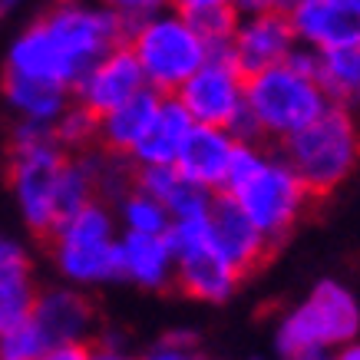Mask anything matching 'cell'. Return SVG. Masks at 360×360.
Wrapping results in <instances>:
<instances>
[{"label":"cell","mask_w":360,"mask_h":360,"mask_svg":"<svg viewBox=\"0 0 360 360\" xmlns=\"http://www.w3.org/2000/svg\"><path fill=\"white\" fill-rule=\"evenodd\" d=\"M4 73H13V77H27V79H44V83H56V86H66L73 93V79H70V70H66L63 56L56 53L53 40L46 37L44 23L33 20L27 23L17 37H13L11 50H7V70Z\"/></svg>","instance_id":"18"},{"label":"cell","mask_w":360,"mask_h":360,"mask_svg":"<svg viewBox=\"0 0 360 360\" xmlns=\"http://www.w3.org/2000/svg\"><path fill=\"white\" fill-rule=\"evenodd\" d=\"M116 225H122L126 235H165L172 219H169V212H165L162 202H155L149 198L146 192L139 188H132L126 195L116 202Z\"/></svg>","instance_id":"25"},{"label":"cell","mask_w":360,"mask_h":360,"mask_svg":"<svg viewBox=\"0 0 360 360\" xmlns=\"http://www.w3.org/2000/svg\"><path fill=\"white\" fill-rule=\"evenodd\" d=\"M281 159L314 195H330L360 162V126L350 110L330 106L307 129L281 142Z\"/></svg>","instance_id":"2"},{"label":"cell","mask_w":360,"mask_h":360,"mask_svg":"<svg viewBox=\"0 0 360 360\" xmlns=\"http://www.w3.org/2000/svg\"><path fill=\"white\" fill-rule=\"evenodd\" d=\"M317 86L330 106L354 110L360 106V40L317 53Z\"/></svg>","instance_id":"23"},{"label":"cell","mask_w":360,"mask_h":360,"mask_svg":"<svg viewBox=\"0 0 360 360\" xmlns=\"http://www.w3.org/2000/svg\"><path fill=\"white\" fill-rule=\"evenodd\" d=\"M192 23V30L202 37V44L208 46V53H225L231 44V37L238 30L241 13L235 7H215V11H202L186 17Z\"/></svg>","instance_id":"27"},{"label":"cell","mask_w":360,"mask_h":360,"mask_svg":"<svg viewBox=\"0 0 360 360\" xmlns=\"http://www.w3.org/2000/svg\"><path fill=\"white\" fill-rule=\"evenodd\" d=\"M182 186H186V179L175 172V165H146V169H136V179H132V188L146 192L162 205H169Z\"/></svg>","instance_id":"29"},{"label":"cell","mask_w":360,"mask_h":360,"mask_svg":"<svg viewBox=\"0 0 360 360\" xmlns=\"http://www.w3.org/2000/svg\"><path fill=\"white\" fill-rule=\"evenodd\" d=\"M40 23L53 40L56 53L63 56L73 86L86 77V70L96 60L122 46L129 37V23L96 0H56L40 17Z\"/></svg>","instance_id":"7"},{"label":"cell","mask_w":360,"mask_h":360,"mask_svg":"<svg viewBox=\"0 0 360 360\" xmlns=\"http://www.w3.org/2000/svg\"><path fill=\"white\" fill-rule=\"evenodd\" d=\"M334 360H360V338L334 350Z\"/></svg>","instance_id":"36"},{"label":"cell","mask_w":360,"mask_h":360,"mask_svg":"<svg viewBox=\"0 0 360 360\" xmlns=\"http://www.w3.org/2000/svg\"><path fill=\"white\" fill-rule=\"evenodd\" d=\"M195 126L231 132L245 116V77H241L229 53H212L195 73L175 93Z\"/></svg>","instance_id":"9"},{"label":"cell","mask_w":360,"mask_h":360,"mask_svg":"<svg viewBox=\"0 0 360 360\" xmlns=\"http://www.w3.org/2000/svg\"><path fill=\"white\" fill-rule=\"evenodd\" d=\"M40 360H93V347L89 344H56V347H46Z\"/></svg>","instance_id":"33"},{"label":"cell","mask_w":360,"mask_h":360,"mask_svg":"<svg viewBox=\"0 0 360 360\" xmlns=\"http://www.w3.org/2000/svg\"><path fill=\"white\" fill-rule=\"evenodd\" d=\"M330 110L314 77H304L288 63L245 79V116L258 139L288 142Z\"/></svg>","instance_id":"3"},{"label":"cell","mask_w":360,"mask_h":360,"mask_svg":"<svg viewBox=\"0 0 360 360\" xmlns=\"http://www.w3.org/2000/svg\"><path fill=\"white\" fill-rule=\"evenodd\" d=\"M208 245L219 251L241 278L255 271L271 251V245L258 235V229L241 215V208L221 192L212 195V205H208Z\"/></svg>","instance_id":"13"},{"label":"cell","mask_w":360,"mask_h":360,"mask_svg":"<svg viewBox=\"0 0 360 360\" xmlns=\"http://www.w3.org/2000/svg\"><path fill=\"white\" fill-rule=\"evenodd\" d=\"M192 347H195L192 334H169L153 350H146L139 360H195V350Z\"/></svg>","instance_id":"31"},{"label":"cell","mask_w":360,"mask_h":360,"mask_svg":"<svg viewBox=\"0 0 360 360\" xmlns=\"http://www.w3.org/2000/svg\"><path fill=\"white\" fill-rule=\"evenodd\" d=\"M30 321L44 334L46 347L56 344H86L93 330V304L79 288H46L33 297Z\"/></svg>","instance_id":"14"},{"label":"cell","mask_w":360,"mask_h":360,"mask_svg":"<svg viewBox=\"0 0 360 360\" xmlns=\"http://www.w3.org/2000/svg\"><path fill=\"white\" fill-rule=\"evenodd\" d=\"M255 360H258V357H255Z\"/></svg>","instance_id":"41"},{"label":"cell","mask_w":360,"mask_h":360,"mask_svg":"<svg viewBox=\"0 0 360 360\" xmlns=\"http://www.w3.org/2000/svg\"><path fill=\"white\" fill-rule=\"evenodd\" d=\"M172 11H179L182 17H192V13L202 11H215V7H235V0H169Z\"/></svg>","instance_id":"34"},{"label":"cell","mask_w":360,"mask_h":360,"mask_svg":"<svg viewBox=\"0 0 360 360\" xmlns=\"http://www.w3.org/2000/svg\"><path fill=\"white\" fill-rule=\"evenodd\" d=\"M188 297L205 301V304H225L241 284V274L231 268L212 245H195V248L175 251V278Z\"/></svg>","instance_id":"16"},{"label":"cell","mask_w":360,"mask_h":360,"mask_svg":"<svg viewBox=\"0 0 360 360\" xmlns=\"http://www.w3.org/2000/svg\"><path fill=\"white\" fill-rule=\"evenodd\" d=\"M297 0H235V11L241 17H262V13H284L295 7Z\"/></svg>","instance_id":"32"},{"label":"cell","mask_w":360,"mask_h":360,"mask_svg":"<svg viewBox=\"0 0 360 360\" xmlns=\"http://www.w3.org/2000/svg\"><path fill=\"white\" fill-rule=\"evenodd\" d=\"M288 23L297 46L314 53L360 40V13L350 0H297L288 11Z\"/></svg>","instance_id":"12"},{"label":"cell","mask_w":360,"mask_h":360,"mask_svg":"<svg viewBox=\"0 0 360 360\" xmlns=\"http://www.w3.org/2000/svg\"><path fill=\"white\" fill-rule=\"evenodd\" d=\"M93 360H136V357H129V354H126L116 340L103 338V344H99V347H93Z\"/></svg>","instance_id":"35"},{"label":"cell","mask_w":360,"mask_h":360,"mask_svg":"<svg viewBox=\"0 0 360 360\" xmlns=\"http://www.w3.org/2000/svg\"><path fill=\"white\" fill-rule=\"evenodd\" d=\"M297 360H334V354H324V350H317V354H304V357Z\"/></svg>","instance_id":"38"},{"label":"cell","mask_w":360,"mask_h":360,"mask_svg":"<svg viewBox=\"0 0 360 360\" xmlns=\"http://www.w3.org/2000/svg\"><path fill=\"white\" fill-rule=\"evenodd\" d=\"M159 93L153 89H142L132 99H126L122 106H116L112 112L99 116V129H96V142L103 153L116 155V159H129L132 149L142 142L149 122H153V112L159 106Z\"/></svg>","instance_id":"20"},{"label":"cell","mask_w":360,"mask_h":360,"mask_svg":"<svg viewBox=\"0 0 360 360\" xmlns=\"http://www.w3.org/2000/svg\"><path fill=\"white\" fill-rule=\"evenodd\" d=\"M0 93L7 99V106L17 112L20 122H37V126H53L63 110L73 103V93L66 86L56 83H44V79H27V77H13L4 73L0 79Z\"/></svg>","instance_id":"22"},{"label":"cell","mask_w":360,"mask_h":360,"mask_svg":"<svg viewBox=\"0 0 360 360\" xmlns=\"http://www.w3.org/2000/svg\"><path fill=\"white\" fill-rule=\"evenodd\" d=\"M295 46L297 40L291 33L288 17L284 13H262V17H241L225 53L235 63V70L248 79L255 73L271 70V66H281Z\"/></svg>","instance_id":"10"},{"label":"cell","mask_w":360,"mask_h":360,"mask_svg":"<svg viewBox=\"0 0 360 360\" xmlns=\"http://www.w3.org/2000/svg\"><path fill=\"white\" fill-rule=\"evenodd\" d=\"M96 129H99V116H93V112H89L86 106H79V103H70L63 110V116L50 126L53 142L66 155L83 153L86 146H93V142H96Z\"/></svg>","instance_id":"26"},{"label":"cell","mask_w":360,"mask_h":360,"mask_svg":"<svg viewBox=\"0 0 360 360\" xmlns=\"http://www.w3.org/2000/svg\"><path fill=\"white\" fill-rule=\"evenodd\" d=\"M33 264L20 241L0 238V330L27 321L33 311Z\"/></svg>","instance_id":"21"},{"label":"cell","mask_w":360,"mask_h":360,"mask_svg":"<svg viewBox=\"0 0 360 360\" xmlns=\"http://www.w3.org/2000/svg\"><path fill=\"white\" fill-rule=\"evenodd\" d=\"M126 46L139 63L146 86L159 96H175L182 83L212 56L192 23L172 7L132 23Z\"/></svg>","instance_id":"4"},{"label":"cell","mask_w":360,"mask_h":360,"mask_svg":"<svg viewBox=\"0 0 360 360\" xmlns=\"http://www.w3.org/2000/svg\"><path fill=\"white\" fill-rule=\"evenodd\" d=\"M142 89H149L146 79H142V70L136 63L132 50L122 44L89 66L86 77L73 86V103L86 106L93 116H106V112L122 106L126 99H132Z\"/></svg>","instance_id":"11"},{"label":"cell","mask_w":360,"mask_h":360,"mask_svg":"<svg viewBox=\"0 0 360 360\" xmlns=\"http://www.w3.org/2000/svg\"><path fill=\"white\" fill-rule=\"evenodd\" d=\"M360 338V297L344 281L324 278L311 295L278 321L274 350L281 360H297L304 354H334L338 347Z\"/></svg>","instance_id":"1"},{"label":"cell","mask_w":360,"mask_h":360,"mask_svg":"<svg viewBox=\"0 0 360 360\" xmlns=\"http://www.w3.org/2000/svg\"><path fill=\"white\" fill-rule=\"evenodd\" d=\"M350 4H354V7H357V13H360V0H350Z\"/></svg>","instance_id":"39"},{"label":"cell","mask_w":360,"mask_h":360,"mask_svg":"<svg viewBox=\"0 0 360 360\" xmlns=\"http://www.w3.org/2000/svg\"><path fill=\"white\" fill-rule=\"evenodd\" d=\"M70 155L56 146L53 139L40 142V146H27V149H11V162H7V179H11V192L17 202L23 225L33 235H46L56 225L53 215V195L60 172Z\"/></svg>","instance_id":"8"},{"label":"cell","mask_w":360,"mask_h":360,"mask_svg":"<svg viewBox=\"0 0 360 360\" xmlns=\"http://www.w3.org/2000/svg\"><path fill=\"white\" fill-rule=\"evenodd\" d=\"M175 278V255L165 235H120V281L162 291Z\"/></svg>","instance_id":"17"},{"label":"cell","mask_w":360,"mask_h":360,"mask_svg":"<svg viewBox=\"0 0 360 360\" xmlns=\"http://www.w3.org/2000/svg\"><path fill=\"white\" fill-rule=\"evenodd\" d=\"M96 4H103L106 11H112L120 20L129 23V27L139 20H149L153 13L169 7V0H96Z\"/></svg>","instance_id":"30"},{"label":"cell","mask_w":360,"mask_h":360,"mask_svg":"<svg viewBox=\"0 0 360 360\" xmlns=\"http://www.w3.org/2000/svg\"><path fill=\"white\" fill-rule=\"evenodd\" d=\"M221 195H229L241 208V215L268 245L288 238L311 202V192L301 186V179L288 169L281 155H262L258 165Z\"/></svg>","instance_id":"6"},{"label":"cell","mask_w":360,"mask_h":360,"mask_svg":"<svg viewBox=\"0 0 360 360\" xmlns=\"http://www.w3.org/2000/svg\"><path fill=\"white\" fill-rule=\"evenodd\" d=\"M96 202V175H93V153H79L70 155L60 172V182H56V195H53V215L56 225L66 219H73L77 212ZM53 225V229H56Z\"/></svg>","instance_id":"24"},{"label":"cell","mask_w":360,"mask_h":360,"mask_svg":"<svg viewBox=\"0 0 360 360\" xmlns=\"http://www.w3.org/2000/svg\"><path fill=\"white\" fill-rule=\"evenodd\" d=\"M44 350L46 340L30 317L0 330V360H40Z\"/></svg>","instance_id":"28"},{"label":"cell","mask_w":360,"mask_h":360,"mask_svg":"<svg viewBox=\"0 0 360 360\" xmlns=\"http://www.w3.org/2000/svg\"><path fill=\"white\" fill-rule=\"evenodd\" d=\"M120 225L106 202H89L73 219L50 231L56 271L73 288H99L120 281Z\"/></svg>","instance_id":"5"},{"label":"cell","mask_w":360,"mask_h":360,"mask_svg":"<svg viewBox=\"0 0 360 360\" xmlns=\"http://www.w3.org/2000/svg\"><path fill=\"white\" fill-rule=\"evenodd\" d=\"M235 149V136L212 126H192L186 146L175 155V172L186 179L188 186L202 188L208 195H219L225 186L229 159Z\"/></svg>","instance_id":"15"},{"label":"cell","mask_w":360,"mask_h":360,"mask_svg":"<svg viewBox=\"0 0 360 360\" xmlns=\"http://www.w3.org/2000/svg\"><path fill=\"white\" fill-rule=\"evenodd\" d=\"M192 126H195V122L188 120V112L182 110V103L175 96H162L153 112L149 129L142 136V142L132 149L129 162L136 165V169H146V165H175V155L186 146Z\"/></svg>","instance_id":"19"},{"label":"cell","mask_w":360,"mask_h":360,"mask_svg":"<svg viewBox=\"0 0 360 360\" xmlns=\"http://www.w3.org/2000/svg\"><path fill=\"white\" fill-rule=\"evenodd\" d=\"M27 0H0V13H13V11H20Z\"/></svg>","instance_id":"37"},{"label":"cell","mask_w":360,"mask_h":360,"mask_svg":"<svg viewBox=\"0 0 360 360\" xmlns=\"http://www.w3.org/2000/svg\"><path fill=\"white\" fill-rule=\"evenodd\" d=\"M195 360H208V357H195Z\"/></svg>","instance_id":"40"}]
</instances>
